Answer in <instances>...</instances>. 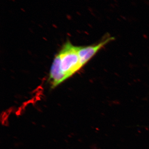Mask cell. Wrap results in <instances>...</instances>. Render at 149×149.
<instances>
[{
  "label": "cell",
  "instance_id": "obj_3",
  "mask_svg": "<svg viewBox=\"0 0 149 149\" xmlns=\"http://www.w3.org/2000/svg\"><path fill=\"white\" fill-rule=\"evenodd\" d=\"M67 79L61 69L60 59L57 54L54 58L50 71L49 80L51 88H56Z\"/></svg>",
  "mask_w": 149,
  "mask_h": 149
},
{
  "label": "cell",
  "instance_id": "obj_1",
  "mask_svg": "<svg viewBox=\"0 0 149 149\" xmlns=\"http://www.w3.org/2000/svg\"><path fill=\"white\" fill-rule=\"evenodd\" d=\"M61 69L67 78L71 77L82 67L78 53V47L69 41L63 45L58 54Z\"/></svg>",
  "mask_w": 149,
  "mask_h": 149
},
{
  "label": "cell",
  "instance_id": "obj_4",
  "mask_svg": "<svg viewBox=\"0 0 149 149\" xmlns=\"http://www.w3.org/2000/svg\"><path fill=\"white\" fill-rule=\"evenodd\" d=\"M21 10L22 11H23V12H25V10H24V9H23V8H21Z\"/></svg>",
  "mask_w": 149,
  "mask_h": 149
},
{
  "label": "cell",
  "instance_id": "obj_5",
  "mask_svg": "<svg viewBox=\"0 0 149 149\" xmlns=\"http://www.w3.org/2000/svg\"><path fill=\"white\" fill-rule=\"evenodd\" d=\"M11 1H12L14 2L15 1V0H11Z\"/></svg>",
  "mask_w": 149,
  "mask_h": 149
},
{
  "label": "cell",
  "instance_id": "obj_2",
  "mask_svg": "<svg viewBox=\"0 0 149 149\" xmlns=\"http://www.w3.org/2000/svg\"><path fill=\"white\" fill-rule=\"evenodd\" d=\"M114 40V37L109 36L95 45L86 47H78V55L82 67L104 46Z\"/></svg>",
  "mask_w": 149,
  "mask_h": 149
}]
</instances>
